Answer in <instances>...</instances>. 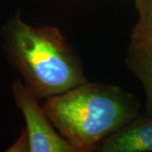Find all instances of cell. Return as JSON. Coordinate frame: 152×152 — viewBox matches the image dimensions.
<instances>
[{
    "mask_svg": "<svg viewBox=\"0 0 152 152\" xmlns=\"http://www.w3.org/2000/svg\"><path fill=\"white\" fill-rule=\"evenodd\" d=\"M0 34L9 63L37 99L58 95L87 81L81 60L58 27L29 25L17 10Z\"/></svg>",
    "mask_w": 152,
    "mask_h": 152,
    "instance_id": "obj_1",
    "label": "cell"
},
{
    "mask_svg": "<svg viewBox=\"0 0 152 152\" xmlns=\"http://www.w3.org/2000/svg\"><path fill=\"white\" fill-rule=\"evenodd\" d=\"M139 20L131 33V38L152 39V0H140L137 8Z\"/></svg>",
    "mask_w": 152,
    "mask_h": 152,
    "instance_id": "obj_6",
    "label": "cell"
},
{
    "mask_svg": "<svg viewBox=\"0 0 152 152\" xmlns=\"http://www.w3.org/2000/svg\"><path fill=\"white\" fill-rule=\"evenodd\" d=\"M134 3H135L136 8H138L139 5H140V0H134Z\"/></svg>",
    "mask_w": 152,
    "mask_h": 152,
    "instance_id": "obj_7",
    "label": "cell"
},
{
    "mask_svg": "<svg viewBox=\"0 0 152 152\" xmlns=\"http://www.w3.org/2000/svg\"><path fill=\"white\" fill-rule=\"evenodd\" d=\"M99 152L152 151V113L136 116L129 123L106 137L96 150Z\"/></svg>",
    "mask_w": 152,
    "mask_h": 152,
    "instance_id": "obj_4",
    "label": "cell"
},
{
    "mask_svg": "<svg viewBox=\"0 0 152 152\" xmlns=\"http://www.w3.org/2000/svg\"><path fill=\"white\" fill-rule=\"evenodd\" d=\"M125 62L146 95V113H152V39L131 38Z\"/></svg>",
    "mask_w": 152,
    "mask_h": 152,
    "instance_id": "obj_5",
    "label": "cell"
},
{
    "mask_svg": "<svg viewBox=\"0 0 152 152\" xmlns=\"http://www.w3.org/2000/svg\"><path fill=\"white\" fill-rule=\"evenodd\" d=\"M12 92L17 107L26 120L29 151L79 152L55 131L43 108L39 106L37 98L20 80L12 84Z\"/></svg>",
    "mask_w": 152,
    "mask_h": 152,
    "instance_id": "obj_3",
    "label": "cell"
},
{
    "mask_svg": "<svg viewBox=\"0 0 152 152\" xmlns=\"http://www.w3.org/2000/svg\"><path fill=\"white\" fill-rule=\"evenodd\" d=\"M59 134L79 152H91L139 114L136 97L121 87L88 80L47 98L42 107Z\"/></svg>",
    "mask_w": 152,
    "mask_h": 152,
    "instance_id": "obj_2",
    "label": "cell"
}]
</instances>
